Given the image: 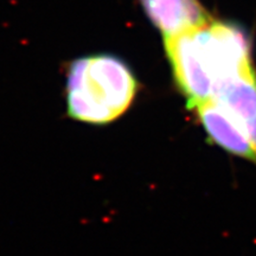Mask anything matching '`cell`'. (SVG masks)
<instances>
[{"label":"cell","mask_w":256,"mask_h":256,"mask_svg":"<svg viewBox=\"0 0 256 256\" xmlns=\"http://www.w3.org/2000/svg\"><path fill=\"white\" fill-rule=\"evenodd\" d=\"M138 82L124 60L94 55L70 64L66 75V108L80 122L110 124L126 113L136 95Z\"/></svg>","instance_id":"obj_1"},{"label":"cell","mask_w":256,"mask_h":256,"mask_svg":"<svg viewBox=\"0 0 256 256\" xmlns=\"http://www.w3.org/2000/svg\"><path fill=\"white\" fill-rule=\"evenodd\" d=\"M194 110L211 142L234 156L256 162L255 150L246 130L220 102L211 98Z\"/></svg>","instance_id":"obj_2"},{"label":"cell","mask_w":256,"mask_h":256,"mask_svg":"<svg viewBox=\"0 0 256 256\" xmlns=\"http://www.w3.org/2000/svg\"><path fill=\"white\" fill-rule=\"evenodd\" d=\"M144 11L168 38L211 20L198 0H140Z\"/></svg>","instance_id":"obj_3"},{"label":"cell","mask_w":256,"mask_h":256,"mask_svg":"<svg viewBox=\"0 0 256 256\" xmlns=\"http://www.w3.org/2000/svg\"><path fill=\"white\" fill-rule=\"evenodd\" d=\"M214 100L229 112L246 130L256 153V74L238 76L216 92Z\"/></svg>","instance_id":"obj_4"}]
</instances>
